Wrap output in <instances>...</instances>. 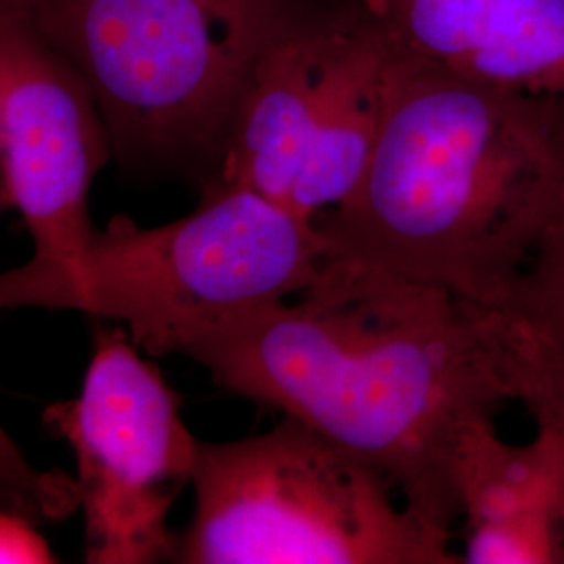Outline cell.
<instances>
[{
  "instance_id": "obj_1",
  "label": "cell",
  "mask_w": 564,
  "mask_h": 564,
  "mask_svg": "<svg viewBox=\"0 0 564 564\" xmlns=\"http://www.w3.org/2000/svg\"><path fill=\"white\" fill-rule=\"evenodd\" d=\"M214 383L318 431L440 529L460 517L454 460L517 402L505 310L324 258L302 293L186 349Z\"/></svg>"
},
{
  "instance_id": "obj_2",
  "label": "cell",
  "mask_w": 564,
  "mask_h": 564,
  "mask_svg": "<svg viewBox=\"0 0 564 564\" xmlns=\"http://www.w3.org/2000/svg\"><path fill=\"white\" fill-rule=\"evenodd\" d=\"M564 209V99L402 55L354 193L316 220L323 258L505 310Z\"/></svg>"
},
{
  "instance_id": "obj_3",
  "label": "cell",
  "mask_w": 564,
  "mask_h": 564,
  "mask_svg": "<svg viewBox=\"0 0 564 564\" xmlns=\"http://www.w3.org/2000/svg\"><path fill=\"white\" fill-rule=\"evenodd\" d=\"M316 223L239 186L203 188L181 220L118 216L57 272H0V310H80L128 326L151 356L186 354L228 324L291 300L323 265Z\"/></svg>"
},
{
  "instance_id": "obj_4",
  "label": "cell",
  "mask_w": 564,
  "mask_h": 564,
  "mask_svg": "<svg viewBox=\"0 0 564 564\" xmlns=\"http://www.w3.org/2000/svg\"><path fill=\"white\" fill-rule=\"evenodd\" d=\"M80 74L113 158L218 178L263 42L289 0H4Z\"/></svg>"
},
{
  "instance_id": "obj_5",
  "label": "cell",
  "mask_w": 564,
  "mask_h": 564,
  "mask_svg": "<svg viewBox=\"0 0 564 564\" xmlns=\"http://www.w3.org/2000/svg\"><path fill=\"white\" fill-rule=\"evenodd\" d=\"M184 564H458L452 531L395 502V487L318 431L282 416L237 442H199Z\"/></svg>"
},
{
  "instance_id": "obj_6",
  "label": "cell",
  "mask_w": 564,
  "mask_h": 564,
  "mask_svg": "<svg viewBox=\"0 0 564 564\" xmlns=\"http://www.w3.org/2000/svg\"><path fill=\"white\" fill-rule=\"evenodd\" d=\"M391 61V42L358 0H289L253 63L209 186L253 191L316 223L362 178Z\"/></svg>"
},
{
  "instance_id": "obj_7",
  "label": "cell",
  "mask_w": 564,
  "mask_h": 564,
  "mask_svg": "<svg viewBox=\"0 0 564 564\" xmlns=\"http://www.w3.org/2000/svg\"><path fill=\"white\" fill-rule=\"evenodd\" d=\"M44 424L76 458L86 563L172 561L167 517L191 484L199 440L174 389L121 328L95 333L80 395L46 408Z\"/></svg>"
},
{
  "instance_id": "obj_8",
  "label": "cell",
  "mask_w": 564,
  "mask_h": 564,
  "mask_svg": "<svg viewBox=\"0 0 564 564\" xmlns=\"http://www.w3.org/2000/svg\"><path fill=\"white\" fill-rule=\"evenodd\" d=\"M0 158L9 207L34 239L21 268L76 262L95 226L93 182L113 158L90 88L15 7L0 0Z\"/></svg>"
},
{
  "instance_id": "obj_9",
  "label": "cell",
  "mask_w": 564,
  "mask_h": 564,
  "mask_svg": "<svg viewBox=\"0 0 564 564\" xmlns=\"http://www.w3.org/2000/svg\"><path fill=\"white\" fill-rule=\"evenodd\" d=\"M414 59L564 99V0H358Z\"/></svg>"
},
{
  "instance_id": "obj_10",
  "label": "cell",
  "mask_w": 564,
  "mask_h": 564,
  "mask_svg": "<svg viewBox=\"0 0 564 564\" xmlns=\"http://www.w3.org/2000/svg\"><path fill=\"white\" fill-rule=\"evenodd\" d=\"M454 485L466 519V564H564V442L540 426L506 444L496 423L473 424L456 449Z\"/></svg>"
},
{
  "instance_id": "obj_11",
  "label": "cell",
  "mask_w": 564,
  "mask_h": 564,
  "mask_svg": "<svg viewBox=\"0 0 564 564\" xmlns=\"http://www.w3.org/2000/svg\"><path fill=\"white\" fill-rule=\"evenodd\" d=\"M505 312L517 341L564 377V209L524 263Z\"/></svg>"
},
{
  "instance_id": "obj_12",
  "label": "cell",
  "mask_w": 564,
  "mask_h": 564,
  "mask_svg": "<svg viewBox=\"0 0 564 564\" xmlns=\"http://www.w3.org/2000/svg\"><path fill=\"white\" fill-rule=\"evenodd\" d=\"M78 506L76 477L30 464L0 424V508L42 524L59 523L72 517Z\"/></svg>"
},
{
  "instance_id": "obj_13",
  "label": "cell",
  "mask_w": 564,
  "mask_h": 564,
  "mask_svg": "<svg viewBox=\"0 0 564 564\" xmlns=\"http://www.w3.org/2000/svg\"><path fill=\"white\" fill-rule=\"evenodd\" d=\"M510 354L517 402L523 403L535 423L556 431L564 442L563 375L535 360L517 339H512Z\"/></svg>"
},
{
  "instance_id": "obj_14",
  "label": "cell",
  "mask_w": 564,
  "mask_h": 564,
  "mask_svg": "<svg viewBox=\"0 0 564 564\" xmlns=\"http://www.w3.org/2000/svg\"><path fill=\"white\" fill-rule=\"evenodd\" d=\"M57 563L36 524L18 512L0 508V564Z\"/></svg>"
},
{
  "instance_id": "obj_15",
  "label": "cell",
  "mask_w": 564,
  "mask_h": 564,
  "mask_svg": "<svg viewBox=\"0 0 564 564\" xmlns=\"http://www.w3.org/2000/svg\"><path fill=\"white\" fill-rule=\"evenodd\" d=\"M4 207H9V202H7V193H4V178H2V158H0V212H2Z\"/></svg>"
}]
</instances>
